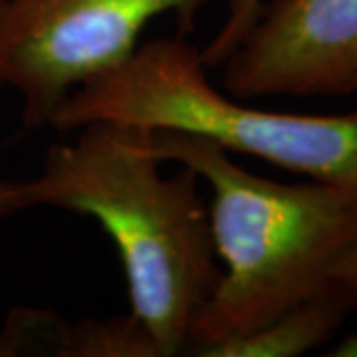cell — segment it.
I'll list each match as a JSON object with an SVG mask.
<instances>
[{
	"label": "cell",
	"mask_w": 357,
	"mask_h": 357,
	"mask_svg": "<svg viewBox=\"0 0 357 357\" xmlns=\"http://www.w3.org/2000/svg\"><path fill=\"white\" fill-rule=\"evenodd\" d=\"M330 356L335 357H357V333L347 335L344 342H340L337 347L330 351Z\"/></svg>",
	"instance_id": "11"
},
{
	"label": "cell",
	"mask_w": 357,
	"mask_h": 357,
	"mask_svg": "<svg viewBox=\"0 0 357 357\" xmlns=\"http://www.w3.org/2000/svg\"><path fill=\"white\" fill-rule=\"evenodd\" d=\"M332 294L349 310L357 307V241L333 274Z\"/></svg>",
	"instance_id": "9"
},
{
	"label": "cell",
	"mask_w": 357,
	"mask_h": 357,
	"mask_svg": "<svg viewBox=\"0 0 357 357\" xmlns=\"http://www.w3.org/2000/svg\"><path fill=\"white\" fill-rule=\"evenodd\" d=\"M159 159L192 169L208 185L220 282L192 321L187 356L241 337L319 296L357 241V191L278 183L234 163L211 141L151 131Z\"/></svg>",
	"instance_id": "2"
},
{
	"label": "cell",
	"mask_w": 357,
	"mask_h": 357,
	"mask_svg": "<svg viewBox=\"0 0 357 357\" xmlns=\"http://www.w3.org/2000/svg\"><path fill=\"white\" fill-rule=\"evenodd\" d=\"M211 0H0V88L22 96L26 129L52 117L89 79L123 64L151 20L173 14L181 34Z\"/></svg>",
	"instance_id": "4"
},
{
	"label": "cell",
	"mask_w": 357,
	"mask_h": 357,
	"mask_svg": "<svg viewBox=\"0 0 357 357\" xmlns=\"http://www.w3.org/2000/svg\"><path fill=\"white\" fill-rule=\"evenodd\" d=\"M201 48L183 34L143 42L123 64L77 88L50 128L74 133L117 121L181 131L270 165L357 191V107L344 115L266 112L213 86Z\"/></svg>",
	"instance_id": "3"
},
{
	"label": "cell",
	"mask_w": 357,
	"mask_h": 357,
	"mask_svg": "<svg viewBox=\"0 0 357 357\" xmlns=\"http://www.w3.org/2000/svg\"><path fill=\"white\" fill-rule=\"evenodd\" d=\"M220 68L238 100L357 98V0H264Z\"/></svg>",
	"instance_id": "5"
},
{
	"label": "cell",
	"mask_w": 357,
	"mask_h": 357,
	"mask_svg": "<svg viewBox=\"0 0 357 357\" xmlns=\"http://www.w3.org/2000/svg\"><path fill=\"white\" fill-rule=\"evenodd\" d=\"M159 357L153 340L128 316L70 321L54 312L16 307L0 332V356Z\"/></svg>",
	"instance_id": "6"
},
{
	"label": "cell",
	"mask_w": 357,
	"mask_h": 357,
	"mask_svg": "<svg viewBox=\"0 0 357 357\" xmlns=\"http://www.w3.org/2000/svg\"><path fill=\"white\" fill-rule=\"evenodd\" d=\"M351 310L333 294L282 314L255 332L206 347L204 357H296L324 345Z\"/></svg>",
	"instance_id": "7"
},
{
	"label": "cell",
	"mask_w": 357,
	"mask_h": 357,
	"mask_svg": "<svg viewBox=\"0 0 357 357\" xmlns=\"http://www.w3.org/2000/svg\"><path fill=\"white\" fill-rule=\"evenodd\" d=\"M149 129L93 121L52 145L38 177L14 183L13 213L52 206L96 218L114 241L131 316L159 357L185 356L192 321L220 282L201 177L161 175Z\"/></svg>",
	"instance_id": "1"
},
{
	"label": "cell",
	"mask_w": 357,
	"mask_h": 357,
	"mask_svg": "<svg viewBox=\"0 0 357 357\" xmlns=\"http://www.w3.org/2000/svg\"><path fill=\"white\" fill-rule=\"evenodd\" d=\"M262 2L264 0H230L229 16H227L225 24L220 26L215 38L206 44V48L201 50L204 64L208 68L222 66L227 56L236 48V44L244 38V34L252 26Z\"/></svg>",
	"instance_id": "8"
},
{
	"label": "cell",
	"mask_w": 357,
	"mask_h": 357,
	"mask_svg": "<svg viewBox=\"0 0 357 357\" xmlns=\"http://www.w3.org/2000/svg\"><path fill=\"white\" fill-rule=\"evenodd\" d=\"M14 203V183L0 181V217L13 213Z\"/></svg>",
	"instance_id": "10"
}]
</instances>
